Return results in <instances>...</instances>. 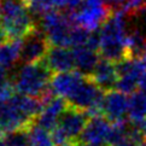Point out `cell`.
Instances as JSON below:
<instances>
[{"instance_id":"obj_1","label":"cell","mask_w":146,"mask_h":146,"mask_svg":"<svg viewBox=\"0 0 146 146\" xmlns=\"http://www.w3.org/2000/svg\"><path fill=\"white\" fill-rule=\"evenodd\" d=\"M128 16L121 10L113 11L100 28V48L99 54L103 59H106L112 63H119L128 58L127 50V30Z\"/></svg>"},{"instance_id":"obj_2","label":"cell","mask_w":146,"mask_h":146,"mask_svg":"<svg viewBox=\"0 0 146 146\" xmlns=\"http://www.w3.org/2000/svg\"><path fill=\"white\" fill-rule=\"evenodd\" d=\"M0 27L7 40H23L38 29L24 0L0 1Z\"/></svg>"},{"instance_id":"obj_3","label":"cell","mask_w":146,"mask_h":146,"mask_svg":"<svg viewBox=\"0 0 146 146\" xmlns=\"http://www.w3.org/2000/svg\"><path fill=\"white\" fill-rule=\"evenodd\" d=\"M53 72L45 60L21 66L11 81L15 92L18 94L42 99L51 91V80Z\"/></svg>"},{"instance_id":"obj_4","label":"cell","mask_w":146,"mask_h":146,"mask_svg":"<svg viewBox=\"0 0 146 146\" xmlns=\"http://www.w3.org/2000/svg\"><path fill=\"white\" fill-rule=\"evenodd\" d=\"M40 27L51 46L70 47V35L74 24L64 11L52 10L40 17Z\"/></svg>"},{"instance_id":"obj_5","label":"cell","mask_w":146,"mask_h":146,"mask_svg":"<svg viewBox=\"0 0 146 146\" xmlns=\"http://www.w3.org/2000/svg\"><path fill=\"white\" fill-rule=\"evenodd\" d=\"M50 48L51 45L46 35L42 33V30L38 28L35 32L23 39L22 50H21V60L24 64L38 63L46 58Z\"/></svg>"},{"instance_id":"obj_6","label":"cell","mask_w":146,"mask_h":146,"mask_svg":"<svg viewBox=\"0 0 146 146\" xmlns=\"http://www.w3.org/2000/svg\"><path fill=\"white\" fill-rule=\"evenodd\" d=\"M90 117L91 116L86 111L68 106L59 119L58 127L64 132L66 138L69 139V143L77 144V140L81 138Z\"/></svg>"},{"instance_id":"obj_7","label":"cell","mask_w":146,"mask_h":146,"mask_svg":"<svg viewBox=\"0 0 146 146\" xmlns=\"http://www.w3.org/2000/svg\"><path fill=\"white\" fill-rule=\"evenodd\" d=\"M111 127L112 124L110 121L103 115L91 116L85 130L81 134L80 141L83 145L103 146L104 144H108Z\"/></svg>"},{"instance_id":"obj_8","label":"cell","mask_w":146,"mask_h":146,"mask_svg":"<svg viewBox=\"0 0 146 146\" xmlns=\"http://www.w3.org/2000/svg\"><path fill=\"white\" fill-rule=\"evenodd\" d=\"M68 108V103L65 99L60 97H52L44 103V109L40 115L35 119V124L45 130H53L59 123L62 115Z\"/></svg>"},{"instance_id":"obj_9","label":"cell","mask_w":146,"mask_h":146,"mask_svg":"<svg viewBox=\"0 0 146 146\" xmlns=\"http://www.w3.org/2000/svg\"><path fill=\"white\" fill-rule=\"evenodd\" d=\"M129 98L119 91H110L105 93L103 102V116L115 123L123 121L124 116L128 115Z\"/></svg>"},{"instance_id":"obj_10","label":"cell","mask_w":146,"mask_h":146,"mask_svg":"<svg viewBox=\"0 0 146 146\" xmlns=\"http://www.w3.org/2000/svg\"><path fill=\"white\" fill-rule=\"evenodd\" d=\"M86 76L80 74L79 71H69L60 72V74H53L51 80V90L57 97H60L68 100L76 90L81 86Z\"/></svg>"},{"instance_id":"obj_11","label":"cell","mask_w":146,"mask_h":146,"mask_svg":"<svg viewBox=\"0 0 146 146\" xmlns=\"http://www.w3.org/2000/svg\"><path fill=\"white\" fill-rule=\"evenodd\" d=\"M44 60L53 74L74 71L72 69L75 68L74 51H71L66 47L51 46L48 53Z\"/></svg>"},{"instance_id":"obj_12","label":"cell","mask_w":146,"mask_h":146,"mask_svg":"<svg viewBox=\"0 0 146 146\" xmlns=\"http://www.w3.org/2000/svg\"><path fill=\"white\" fill-rule=\"evenodd\" d=\"M90 77L104 92H110L116 90L118 74L116 70V65L112 62H109L102 58Z\"/></svg>"},{"instance_id":"obj_13","label":"cell","mask_w":146,"mask_h":146,"mask_svg":"<svg viewBox=\"0 0 146 146\" xmlns=\"http://www.w3.org/2000/svg\"><path fill=\"white\" fill-rule=\"evenodd\" d=\"M74 56H75V68L76 71H79L83 76L90 77L94 69L99 63V56L96 51L86 47H77L74 48Z\"/></svg>"},{"instance_id":"obj_14","label":"cell","mask_w":146,"mask_h":146,"mask_svg":"<svg viewBox=\"0 0 146 146\" xmlns=\"http://www.w3.org/2000/svg\"><path fill=\"white\" fill-rule=\"evenodd\" d=\"M23 40H7L0 46V66L10 69L21 59Z\"/></svg>"},{"instance_id":"obj_15","label":"cell","mask_w":146,"mask_h":146,"mask_svg":"<svg viewBox=\"0 0 146 146\" xmlns=\"http://www.w3.org/2000/svg\"><path fill=\"white\" fill-rule=\"evenodd\" d=\"M128 117L133 124H138L146 119V94L137 91L129 97Z\"/></svg>"},{"instance_id":"obj_16","label":"cell","mask_w":146,"mask_h":146,"mask_svg":"<svg viewBox=\"0 0 146 146\" xmlns=\"http://www.w3.org/2000/svg\"><path fill=\"white\" fill-rule=\"evenodd\" d=\"M29 134V146H56L52 134L47 130L33 123L28 128Z\"/></svg>"},{"instance_id":"obj_17","label":"cell","mask_w":146,"mask_h":146,"mask_svg":"<svg viewBox=\"0 0 146 146\" xmlns=\"http://www.w3.org/2000/svg\"><path fill=\"white\" fill-rule=\"evenodd\" d=\"M4 139L6 146H29L28 129H18L6 133Z\"/></svg>"},{"instance_id":"obj_18","label":"cell","mask_w":146,"mask_h":146,"mask_svg":"<svg viewBox=\"0 0 146 146\" xmlns=\"http://www.w3.org/2000/svg\"><path fill=\"white\" fill-rule=\"evenodd\" d=\"M90 35H91V32H88L85 28L74 25L70 35V47L77 48V47L86 46L88 42V39H90Z\"/></svg>"},{"instance_id":"obj_19","label":"cell","mask_w":146,"mask_h":146,"mask_svg":"<svg viewBox=\"0 0 146 146\" xmlns=\"http://www.w3.org/2000/svg\"><path fill=\"white\" fill-rule=\"evenodd\" d=\"M86 0H68V6L64 12L66 13H76L77 11H80L82 6L85 5Z\"/></svg>"},{"instance_id":"obj_20","label":"cell","mask_w":146,"mask_h":146,"mask_svg":"<svg viewBox=\"0 0 146 146\" xmlns=\"http://www.w3.org/2000/svg\"><path fill=\"white\" fill-rule=\"evenodd\" d=\"M143 144L141 143H139L138 140H135L133 137H130V135L128 134L126 138L122 139L119 143H117L116 145H113V146H141Z\"/></svg>"},{"instance_id":"obj_21","label":"cell","mask_w":146,"mask_h":146,"mask_svg":"<svg viewBox=\"0 0 146 146\" xmlns=\"http://www.w3.org/2000/svg\"><path fill=\"white\" fill-rule=\"evenodd\" d=\"M128 0H105V4L109 9L112 10V11H117V10H121L122 6Z\"/></svg>"},{"instance_id":"obj_22","label":"cell","mask_w":146,"mask_h":146,"mask_svg":"<svg viewBox=\"0 0 146 146\" xmlns=\"http://www.w3.org/2000/svg\"><path fill=\"white\" fill-rule=\"evenodd\" d=\"M50 5L52 10L64 11L68 6V0H50Z\"/></svg>"},{"instance_id":"obj_23","label":"cell","mask_w":146,"mask_h":146,"mask_svg":"<svg viewBox=\"0 0 146 146\" xmlns=\"http://www.w3.org/2000/svg\"><path fill=\"white\" fill-rule=\"evenodd\" d=\"M10 82H11V79H9L7 70L0 66V88L5 87V86H6L7 83H10Z\"/></svg>"},{"instance_id":"obj_24","label":"cell","mask_w":146,"mask_h":146,"mask_svg":"<svg viewBox=\"0 0 146 146\" xmlns=\"http://www.w3.org/2000/svg\"><path fill=\"white\" fill-rule=\"evenodd\" d=\"M139 88H140V91L144 92L146 94V72L144 74V76L141 77V80L139 82Z\"/></svg>"},{"instance_id":"obj_25","label":"cell","mask_w":146,"mask_h":146,"mask_svg":"<svg viewBox=\"0 0 146 146\" xmlns=\"http://www.w3.org/2000/svg\"><path fill=\"white\" fill-rule=\"evenodd\" d=\"M6 41H7V38H6V35H5L4 30L1 29V27H0V46H1L3 44H5Z\"/></svg>"},{"instance_id":"obj_26","label":"cell","mask_w":146,"mask_h":146,"mask_svg":"<svg viewBox=\"0 0 146 146\" xmlns=\"http://www.w3.org/2000/svg\"><path fill=\"white\" fill-rule=\"evenodd\" d=\"M0 146H6V144H5V139H4V137H1V135H0Z\"/></svg>"},{"instance_id":"obj_27","label":"cell","mask_w":146,"mask_h":146,"mask_svg":"<svg viewBox=\"0 0 146 146\" xmlns=\"http://www.w3.org/2000/svg\"><path fill=\"white\" fill-rule=\"evenodd\" d=\"M64 146H77V144H75V143H70V144H66V145H64Z\"/></svg>"},{"instance_id":"obj_28","label":"cell","mask_w":146,"mask_h":146,"mask_svg":"<svg viewBox=\"0 0 146 146\" xmlns=\"http://www.w3.org/2000/svg\"><path fill=\"white\" fill-rule=\"evenodd\" d=\"M141 146H146V141H145V143H144V144H143Z\"/></svg>"},{"instance_id":"obj_29","label":"cell","mask_w":146,"mask_h":146,"mask_svg":"<svg viewBox=\"0 0 146 146\" xmlns=\"http://www.w3.org/2000/svg\"><path fill=\"white\" fill-rule=\"evenodd\" d=\"M103 146H105V145H103Z\"/></svg>"},{"instance_id":"obj_30","label":"cell","mask_w":146,"mask_h":146,"mask_svg":"<svg viewBox=\"0 0 146 146\" xmlns=\"http://www.w3.org/2000/svg\"><path fill=\"white\" fill-rule=\"evenodd\" d=\"M0 1H1V0H0Z\"/></svg>"}]
</instances>
